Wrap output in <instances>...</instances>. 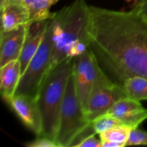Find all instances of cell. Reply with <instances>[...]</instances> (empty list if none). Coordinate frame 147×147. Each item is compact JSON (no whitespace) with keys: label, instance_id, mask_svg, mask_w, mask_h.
I'll return each mask as SVG.
<instances>
[{"label":"cell","instance_id":"obj_1","mask_svg":"<svg viewBox=\"0 0 147 147\" xmlns=\"http://www.w3.org/2000/svg\"><path fill=\"white\" fill-rule=\"evenodd\" d=\"M89 49L108 78L122 86L134 76L147 78V22L134 10L89 6Z\"/></svg>","mask_w":147,"mask_h":147},{"label":"cell","instance_id":"obj_2","mask_svg":"<svg viewBox=\"0 0 147 147\" xmlns=\"http://www.w3.org/2000/svg\"><path fill=\"white\" fill-rule=\"evenodd\" d=\"M52 20L54 47L49 73L64 60L80 55L88 49L89 6L86 0H75L55 12Z\"/></svg>","mask_w":147,"mask_h":147},{"label":"cell","instance_id":"obj_3","mask_svg":"<svg viewBox=\"0 0 147 147\" xmlns=\"http://www.w3.org/2000/svg\"><path fill=\"white\" fill-rule=\"evenodd\" d=\"M74 58L68 57L57 64L46 76L37 93V103L42 122L40 136L48 138L54 142L58 130L66 86L73 73Z\"/></svg>","mask_w":147,"mask_h":147},{"label":"cell","instance_id":"obj_4","mask_svg":"<svg viewBox=\"0 0 147 147\" xmlns=\"http://www.w3.org/2000/svg\"><path fill=\"white\" fill-rule=\"evenodd\" d=\"M53 47V22L51 19L38 50L20 77L14 95H27L37 98L40 86L49 73Z\"/></svg>","mask_w":147,"mask_h":147},{"label":"cell","instance_id":"obj_5","mask_svg":"<svg viewBox=\"0 0 147 147\" xmlns=\"http://www.w3.org/2000/svg\"><path fill=\"white\" fill-rule=\"evenodd\" d=\"M89 123L79 102L72 73L66 86L55 142L58 147H69L73 139Z\"/></svg>","mask_w":147,"mask_h":147},{"label":"cell","instance_id":"obj_6","mask_svg":"<svg viewBox=\"0 0 147 147\" xmlns=\"http://www.w3.org/2000/svg\"><path fill=\"white\" fill-rule=\"evenodd\" d=\"M73 73L78 98L84 112L95 88L113 84L98 65L89 47L83 54L75 57Z\"/></svg>","mask_w":147,"mask_h":147},{"label":"cell","instance_id":"obj_7","mask_svg":"<svg viewBox=\"0 0 147 147\" xmlns=\"http://www.w3.org/2000/svg\"><path fill=\"white\" fill-rule=\"evenodd\" d=\"M122 86L117 84L97 87L92 91L86 110V119L89 122L103 116L116 103L127 98Z\"/></svg>","mask_w":147,"mask_h":147},{"label":"cell","instance_id":"obj_8","mask_svg":"<svg viewBox=\"0 0 147 147\" xmlns=\"http://www.w3.org/2000/svg\"><path fill=\"white\" fill-rule=\"evenodd\" d=\"M7 103L22 123L37 136H40L42 122L37 98L27 95H14Z\"/></svg>","mask_w":147,"mask_h":147},{"label":"cell","instance_id":"obj_9","mask_svg":"<svg viewBox=\"0 0 147 147\" xmlns=\"http://www.w3.org/2000/svg\"><path fill=\"white\" fill-rule=\"evenodd\" d=\"M30 23L0 32V67L19 60Z\"/></svg>","mask_w":147,"mask_h":147},{"label":"cell","instance_id":"obj_10","mask_svg":"<svg viewBox=\"0 0 147 147\" xmlns=\"http://www.w3.org/2000/svg\"><path fill=\"white\" fill-rule=\"evenodd\" d=\"M105 115L117 118L123 125L134 129L147 119V109L140 101L127 97L115 103Z\"/></svg>","mask_w":147,"mask_h":147},{"label":"cell","instance_id":"obj_11","mask_svg":"<svg viewBox=\"0 0 147 147\" xmlns=\"http://www.w3.org/2000/svg\"><path fill=\"white\" fill-rule=\"evenodd\" d=\"M0 11L1 31L10 30L31 22L30 11L24 0H1Z\"/></svg>","mask_w":147,"mask_h":147},{"label":"cell","instance_id":"obj_12","mask_svg":"<svg viewBox=\"0 0 147 147\" xmlns=\"http://www.w3.org/2000/svg\"><path fill=\"white\" fill-rule=\"evenodd\" d=\"M50 20L30 23L28 32L24 40L21 55L19 58L21 65V73H24L31 59L38 50Z\"/></svg>","mask_w":147,"mask_h":147},{"label":"cell","instance_id":"obj_13","mask_svg":"<svg viewBox=\"0 0 147 147\" xmlns=\"http://www.w3.org/2000/svg\"><path fill=\"white\" fill-rule=\"evenodd\" d=\"M21 76V65L18 60L0 67V92L6 102L14 95Z\"/></svg>","mask_w":147,"mask_h":147},{"label":"cell","instance_id":"obj_14","mask_svg":"<svg viewBox=\"0 0 147 147\" xmlns=\"http://www.w3.org/2000/svg\"><path fill=\"white\" fill-rule=\"evenodd\" d=\"M131 127L122 125L99 134L103 147H123L126 146Z\"/></svg>","mask_w":147,"mask_h":147},{"label":"cell","instance_id":"obj_15","mask_svg":"<svg viewBox=\"0 0 147 147\" xmlns=\"http://www.w3.org/2000/svg\"><path fill=\"white\" fill-rule=\"evenodd\" d=\"M30 14V21H42L51 20L55 12L50 11V8L59 0H24Z\"/></svg>","mask_w":147,"mask_h":147},{"label":"cell","instance_id":"obj_16","mask_svg":"<svg viewBox=\"0 0 147 147\" xmlns=\"http://www.w3.org/2000/svg\"><path fill=\"white\" fill-rule=\"evenodd\" d=\"M127 96L134 100H147V78L134 76L128 78L122 86Z\"/></svg>","mask_w":147,"mask_h":147},{"label":"cell","instance_id":"obj_17","mask_svg":"<svg viewBox=\"0 0 147 147\" xmlns=\"http://www.w3.org/2000/svg\"><path fill=\"white\" fill-rule=\"evenodd\" d=\"M90 122H91L92 126H93L96 134H99L105 131L109 130V129L116 127V126L123 125L122 121H121L117 118L108 116V115L100 116Z\"/></svg>","mask_w":147,"mask_h":147},{"label":"cell","instance_id":"obj_18","mask_svg":"<svg viewBox=\"0 0 147 147\" xmlns=\"http://www.w3.org/2000/svg\"><path fill=\"white\" fill-rule=\"evenodd\" d=\"M131 145H147V132L138 128L132 129L126 143V146Z\"/></svg>","mask_w":147,"mask_h":147},{"label":"cell","instance_id":"obj_19","mask_svg":"<svg viewBox=\"0 0 147 147\" xmlns=\"http://www.w3.org/2000/svg\"><path fill=\"white\" fill-rule=\"evenodd\" d=\"M25 146L27 147H58L54 141L43 136H37V139L25 144Z\"/></svg>","mask_w":147,"mask_h":147},{"label":"cell","instance_id":"obj_20","mask_svg":"<svg viewBox=\"0 0 147 147\" xmlns=\"http://www.w3.org/2000/svg\"><path fill=\"white\" fill-rule=\"evenodd\" d=\"M131 9L147 22V0H136Z\"/></svg>","mask_w":147,"mask_h":147},{"label":"cell","instance_id":"obj_21","mask_svg":"<svg viewBox=\"0 0 147 147\" xmlns=\"http://www.w3.org/2000/svg\"><path fill=\"white\" fill-rule=\"evenodd\" d=\"M96 135L88 137L82 142L78 147H103L100 139H98Z\"/></svg>","mask_w":147,"mask_h":147},{"label":"cell","instance_id":"obj_22","mask_svg":"<svg viewBox=\"0 0 147 147\" xmlns=\"http://www.w3.org/2000/svg\"><path fill=\"white\" fill-rule=\"evenodd\" d=\"M126 1H132V0H126Z\"/></svg>","mask_w":147,"mask_h":147},{"label":"cell","instance_id":"obj_23","mask_svg":"<svg viewBox=\"0 0 147 147\" xmlns=\"http://www.w3.org/2000/svg\"><path fill=\"white\" fill-rule=\"evenodd\" d=\"M0 1H1V0H0Z\"/></svg>","mask_w":147,"mask_h":147}]
</instances>
